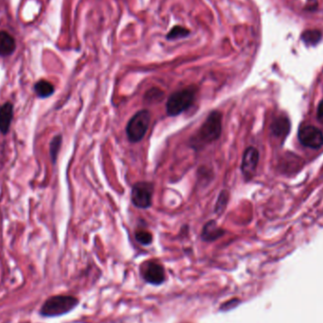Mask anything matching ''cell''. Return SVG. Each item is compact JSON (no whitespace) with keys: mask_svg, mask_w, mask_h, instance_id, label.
Instances as JSON below:
<instances>
[{"mask_svg":"<svg viewBox=\"0 0 323 323\" xmlns=\"http://www.w3.org/2000/svg\"><path fill=\"white\" fill-rule=\"evenodd\" d=\"M241 300L237 299V298H233L231 300H227L223 302L222 305H220L219 306V311L220 312H229L231 310H234L236 307L241 305Z\"/></svg>","mask_w":323,"mask_h":323,"instance_id":"cell-19","label":"cell"},{"mask_svg":"<svg viewBox=\"0 0 323 323\" xmlns=\"http://www.w3.org/2000/svg\"><path fill=\"white\" fill-rule=\"evenodd\" d=\"M225 231L221 229L216 221L211 220L204 225L201 232V239L205 242H214L223 236Z\"/></svg>","mask_w":323,"mask_h":323,"instance_id":"cell-10","label":"cell"},{"mask_svg":"<svg viewBox=\"0 0 323 323\" xmlns=\"http://www.w3.org/2000/svg\"><path fill=\"white\" fill-rule=\"evenodd\" d=\"M222 131V116L218 111L212 112L201 125L199 131L191 138L192 147L199 149L218 140Z\"/></svg>","mask_w":323,"mask_h":323,"instance_id":"cell-1","label":"cell"},{"mask_svg":"<svg viewBox=\"0 0 323 323\" xmlns=\"http://www.w3.org/2000/svg\"><path fill=\"white\" fill-rule=\"evenodd\" d=\"M140 274L145 282L154 287L163 284L166 280L164 265L156 261H147L143 263L140 267Z\"/></svg>","mask_w":323,"mask_h":323,"instance_id":"cell-5","label":"cell"},{"mask_svg":"<svg viewBox=\"0 0 323 323\" xmlns=\"http://www.w3.org/2000/svg\"><path fill=\"white\" fill-rule=\"evenodd\" d=\"M63 143V137L61 135L59 136H54L52 140L50 142V146H49V154L51 157V161L53 164H56V161L58 158V154H59L61 146Z\"/></svg>","mask_w":323,"mask_h":323,"instance_id":"cell-15","label":"cell"},{"mask_svg":"<svg viewBox=\"0 0 323 323\" xmlns=\"http://www.w3.org/2000/svg\"><path fill=\"white\" fill-rule=\"evenodd\" d=\"M259 162L258 150L255 147H248L245 150L243 159H242V165L241 170L246 180H251L257 168Z\"/></svg>","mask_w":323,"mask_h":323,"instance_id":"cell-8","label":"cell"},{"mask_svg":"<svg viewBox=\"0 0 323 323\" xmlns=\"http://www.w3.org/2000/svg\"><path fill=\"white\" fill-rule=\"evenodd\" d=\"M136 238L137 242H139L141 245L148 246L153 243V235L147 231H139L136 234Z\"/></svg>","mask_w":323,"mask_h":323,"instance_id":"cell-17","label":"cell"},{"mask_svg":"<svg viewBox=\"0 0 323 323\" xmlns=\"http://www.w3.org/2000/svg\"><path fill=\"white\" fill-rule=\"evenodd\" d=\"M150 118H151L150 112L147 110H142L136 112V115L129 119L126 128L129 141L132 143L141 141L143 137L147 134L150 123Z\"/></svg>","mask_w":323,"mask_h":323,"instance_id":"cell-4","label":"cell"},{"mask_svg":"<svg viewBox=\"0 0 323 323\" xmlns=\"http://www.w3.org/2000/svg\"><path fill=\"white\" fill-rule=\"evenodd\" d=\"M317 119L323 123V100L319 102V104L317 106Z\"/></svg>","mask_w":323,"mask_h":323,"instance_id":"cell-21","label":"cell"},{"mask_svg":"<svg viewBox=\"0 0 323 323\" xmlns=\"http://www.w3.org/2000/svg\"><path fill=\"white\" fill-rule=\"evenodd\" d=\"M13 119V105L11 102H6L0 106V132L7 135L10 130Z\"/></svg>","mask_w":323,"mask_h":323,"instance_id":"cell-9","label":"cell"},{"mask_svg":"<svg viewBox=\"0 0 323 323\" xmlns=\"http://www.w3.org/2000/svg\"><path fill=\"white\" fill-rule=\"evenodd\" d=\"M189 34V30L182 28L181 26H177L174 27L172 30H170V32L167 34V39L172 40V39H178V38H183L185 36H187Z\"/></svg>","mask_w":323,"mask_h":323,"instance_id":"cell-18","label":"cell"},{"mask_svg":"<svg viewBox=\"0 0 323 323\" xmlns=\"http://www.w3.org/2000/svg\"><path fill=\"white\" fill-rule=\"evenodd\" d=\"M79 302V300L73 296H54L43 305L41 315L44 317H60L75 309Z\"/></svg>","mask_w":323,"mask_h":323,"instance_id":"cell-2","label":"cell"},{"mask_svg":"<svg viewBox=\"0 0 323 323\" xmlns=\"http://www.w3.org/2000/svg\"><path fill=\"white\" fill-rule=\"evenodd\" d=\"M161 97H163V92L157 88L150 89L146 94L148 100H158Z\"/></svg>","mask_w":323,"mask_h":323,"instance_id":"cell-20","label":"cell"},{"mask_svg":"<svg viewBox=\"0 0 323 323\" xmlns=\"http://www.w3.org/2000/svg\"><path fill=\"white\" fill-rule=\"evenodd\" d=\"M321 37H322V33L320 30H306L301 34V40L305 42L306 45L315 46L321 40Z\"/></svg>","mask_w":323,"mask_h":323,"instance_id":"cell-14","label":"cell"},{"mask_svg":"<svg viewBox=\"0 0 323 323\" xmlns=\"http://www.w3.org/2000/svg\"><path fill=\"white\" fill-rule=\"evenodd\" d=\"M196 89L193 87L182 89L171 94L166 102V112L170 117L178 115L187 110L194 102Z\"/></svg>","mask_w":323,"mask_h":323,"instance_id":"cell-3","label":"cell"},{"mask_svg":"<svg viewBox=\"0 0 323 323\" xmlns=\"http://www.w3.org/2000/svg\"><path fill=\"white\" fill-rule=\"evenodd\" d=\"M298 138L305 147L317 149L322 147L323 134L314 126H303L299 129Z\"/></svg>","mask_w":323,"mask_h":323,"instance_id":"cell-7","label":"cell"},{"mask_svg":"<svg viewBox=\"0 0 323 323\" xmlns=\"http://www.w3.org/2000/svg\"><path fill=\"white\" fill-rule=\"evenodd\" d=\"M228 201H229V193L226 190L221 191V193L219 194V197H218L216 208H215V211L218 215H220L223 213L226 206L228 204Z\"/></svg>","mask_w":323,"mask_h":323,"instance_id":"cell-16","label":"cell"},{"mask_svg":"<svg viewBox=\"0 0 323 323\" xmlns=\"http://www.w3.org/2000/svg\"><path fill=\"white\" fill-rule=\"evenodd\" d=\"M15 41L6 31H0V56L6 57L12 55L15 50Z\"/></svg>","mask_w":323,"mask_h":323,"instance_id":"cell-11","label":"cell"},{"mask_svg":"<svg viewBox=\"0 0 323 323\" xmlns=\"http://www.w3.org/2000/svg\"><path fill=\"white\" fill-rule=\"evenodd\" d=\"M34 91H35V94H37V97L39 99H47L54 94L55 88H54L52 83L45 81V80H41L35 83Z\"/></svg>","mask_w":323,"mask_h":323,"instance_id":"cell-13","label":"cell"},{"mask_svg":"<svg viewBox=\"0 0 323 323\" xmlns=\"http://www.w3.org/2000/svg\"><path fill=\"white\" fill-rule=\"evenodd\" d=\"M290 129V123L288 118H278L271 124L272 134L277 137H284L288 136Z\"/></svg>","mask_w":323,"mask_h":323,"instance_id":"cell-12","label":"cell"},{"mask_svg":"<svg viewBox=\"0 0 323 323\" xmlns=\"http://www.w3.org/2000/svg\"><path fill=\"white\" fill-rule=\"evenodd\" d=\"M153 185L149 182H137L131 189V201L134 205L147 209L153 203Z\"/></svg>","mask_w":323,"mask_h":323,"instance_id":"cell-6","label":"cell"}]
</instances>
